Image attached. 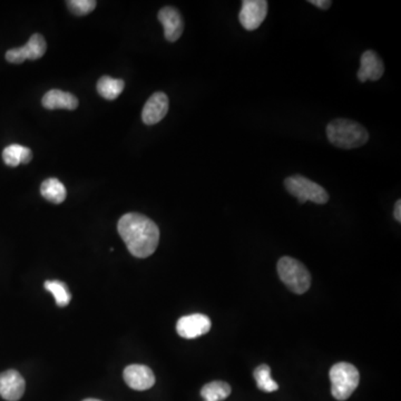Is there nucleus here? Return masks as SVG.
Segmentation results:
<instances>
[{"label": "nucleus", "instance_id": "6", "mask_svg": "<svg viewBox=\"0 0 401 401\" xmlns=\"http://www.w3.org/2000/svg\"><path fill=\"white\" fill-rule=\"evenodd\" d=\"M46 51H47V44L45 38L40 34H34L27 42L26 45L19 49H9L6 53V59L11 64H22L27 59L36 61L42 58L45 55Z\"/></svg>", "mask_w": 401, "mask_h": 401}, {"label": "nucleus", "instance_id": "21", "mask_svg": "<svg viewBox=\"0 0 401 401\" xmlns=\"http://www.w3.org/2000/svg\"><path fill=\"white\" fill-rule=\"evenodd\" d=\"M67 6L72 13L77 16H85L96 8L97 3L95 0H70Z\"/></svg>", "mask_w": 401, "mask_h": 401}, {"label": "nucleus", "instance_id": "19", "mask_svg": "<svg viewBox=\"0 0 401 401\" xmlns=\"http://www.w3.org/2000/svg\"><path fill=\"white\" fill-rule=\"evenodd\" d=\"M45 289L53 294L58 307H67L70 305L72 294H70L68 286L62 281H46Z\"/></svg>", "mask_w": 401, "mask_h": 401}, {"label": "nucleus", "instance_id": "8", "mask_svg": "<svg viewBox=\"0 0 401 401\" xmlns=\"http://www.w3.org/2000/svg\"><path fill=\"white\" fill-rule=\"evenodd\" d=\"M212 322L209 317L200 313L182 317L177 321V331L184 339H196L211 330Z\"/></svg>", "mask_w": 401, "mask_h": 401}, {"label": "nucleus", "instance_id": "5", "mask_svg": "<svg viewBox=\"0 0 401 401\" xmlns=\"http://www.w3.org/2000/svg\"><path fill=\"white\" fill-rule=\"evenodd\" d=\"M284 186L291 196L299 200L300 203L311 200L313 203L326 204L329 200V196L324 187L299 174L286 179Z\"/></svg>", "mask_w": 401, "mask_h": 401}, {"label": "nucleus", "instance_id": "16", "mask_svg": "<svg viewBox=\"0 0 401 401\" xmlns=\"http://www.w3.org/2000/svg\"><path fill=\"white\" fill-rule=\"evenodd\" d=\"M40 193L44 198L51 203L61 204L66 200V187L59 179H53V177L44 181L40 186Z\"/></svg>", "mask_w": 401, "mask_h": 401}, {"label": "nucleus", "instance_id": "14", "mask_svg": "<svg viewBox=\"0 0 401 401\" xmlns=\"http://www.w3.org/2000/svg\"><path fill=\"white\" fill-rule=\"evenodd\" d=\"M43 106L47 110H74L78 107L77 97L67 91L51 89L44 95Z\"/></svg>", "mask_w": 401, "mask_h": 401}, {"label": "nucleus", "instance_id": "1", "mask_svg": "<svg viewBox=\"0 0 401 401\" xmlns=\"http://www.w3.org/2000/svg\"><path fill=\"white\" fill-rule=\"evenodd\" d=\"M117 231L135 257L145 259L158 249L160 242L158 227L143 214H125L118 221Z\"/></svg>", "mask_w": 401, "mask_h": 401}, {"label": "nucleus", "instance_id": "22", "mask_svg": "<svg viewBox=\"0 0 401 401\" xmlns=\"http://www.w3.org/2000/svg\"><path fill=\"white\" fill-rule=\"evenodd\" d=\"M309 3L316 6L318 8L324 9V11L329 9L332 5V1L330 0H309Z\"/></svg>", "mask_w": 401, "mask_h": 401}, {"label": "nucleus", "instance_id": "7", "mask_svg": "<svg viewBox=\"0 0 401 401\" xmlns=\"http://www.w3.org/2000/svg\"><path fill=\"white\" fill-rule=\"evenodd\" d=\"M269 4L265 0H244L242 1L238 19L244 30H255L265 22Z\"/></svg>", "mask_w": 401, "mask_h": 401}, {"label": "nucleus", "instance_id": "18", "mask_svg": "<svg viewBox=\"0 0 401 401\" xmlns=\"http://www.w3.org/2000/svg\"><path fill=\"white\" fill-rule=\"evenodd\" d=\"M230 395L231 386L219 380L206 383L200 390V396L204 401H223Z\"/></svg>", "mask_w": 401, "mask_h": 401}, {"label": "nucleus", "instance_id": "15", "mask_svg": "<svg viewBox=\"0 0 401 401\" xmlns=\"http://www.w3.org/2000/svg\"><path fill=\"white\" fill-rule=\"evenodd\" d=\"M3 160L6 165L16 167L20 164H28L32 160L30 148L22 145L13 144L6 147L3 152Z\"/></svg>", "mask_w": 401, "mask_h": 401}, {"label": "nucleus", "instance_id": "12", "mask_svg": "<svg viewBox=\"0 0 401 401\" xmlns=\"http://www.w3.org/2000/svg\"><path fill=\"white\" fill-rule=\"evenodd\" d=\"M169 112V97L162 91L153 94L145 103L142 112V120L146 125L160 123Z\"/></svg>", "mask_w": 401, "mask_h": 401}, {"label": "nucleus", "instance_id": "9", "mask_svg": "<svg viewBox=\"0 0 401 401\" xmlns=\"http://www.w3.org/2000/svg\"><path fill=\"white\" fill-rule=\"evenodd\" d=\"M126 385L134 390L144 391L155 385V376L152 369L144 364H131L124 370Z\"/></svg>", "mask_w": 401, "mask_h": 401}, {"label": "nucleus", "instance_id": "20", "mask_svg": "<svg viewBox=\"0 0 401 401\" xmlns=\"http://www.w3.org/2000/svg\"><path fill=\"white\" fill-rule=\"evenodd\" d=\"M253 377L257 381V388L265 393H273L279 389L278 383L271 377L270 367L267 364H261L254 370Z\"/></svg>", "mask_w": 401, "mask_h": 401}, {"label": "nucleus", "instance_id": "10", "mask_svg": "<svg viewBox=\"0 0 401 401\" xmlns=\"http://www.w3.org/2000/svg\"><path fill=\"white\" fill-rule=\"evenodd\" d=\"M158 20L163 25L164 36L171 43L177 42L182 36L184 30L182 15L171 6H166L158 11Z\"/></svg>", "mask_w": 401, "mask_h": 401}, {"label": "nucleus", "instance_id": "17", "mask_svg": "<svg viewBox=\"0 0 401 401\" xmlns=\"http://www.w3.org/2000/svg\"><path fill=\"white\" fill-rule=\"evenodd\" d=\"M124 89H125V82L123 79L103 76L97 82V91L107 101H114L117 98Z\"/></svg>", "mask_w": 401, "mask_h": 401}, {"label": "nucleus", "instance_id": "4", "mask_svg": "<svg viewBox=\"0 0 401 401\" xmlns=\"http://www.w3.org/2000/svg\"><path fill=\"white\" fill-rule=\"evenodd\" d=\"M278 274L286 288L294 293L303 294L310 289V272L293 257H284L279 260Z\"/></svg>", "mask_w": 401, "mask_h": 401}, {"label": "nucleus", "instance_id": "2", "mask_svg": "<svg viewBox=\"0 0 401 401\" xmlns=\"http://www.w3.org/2000/svg\"><path fill=\"white\" fill-rule=\"evenodd\" d=\"M326 136L334 146L352 150L364 146L369 139V133L355 120L337 118L326 126Z\"/></svg>", "mask_w": 401, "mask_h": 401}, {"label": "nucleus", "instance_id": "11", "mask_svg": "<svg viewBox=\"0 0 401 401\" xmlns=\"http://www.w3.org/2000/svg\"><path fill=\"white\" fill-rule=\"evenodd\" d=\"M26 383L16 370H7L0 374V396L7 401H18L22 398Z\"/></svg>", "mask_w": 401, "mask_h": 401}, {"label": "nucleus", "instance_id": "24", "mask_svg": "<svg viewBox=\"0 0 401 401\" xmlns=\"http://www.w3.org/2000/svg\"><path fill=\"white\" fill-rule=\"evenodd\" d=\"M83 401H102V400H97V399L89 398V399H85V400Z\"/></svg>", "mask_w": 401, "mask_h": 401}, {"label": "nucleus", "instance_id": "23", "mask_svg": "<svg viewBox=\"0 0 401 401\" xmlns=\"http://www.w3.org/2000/svg\"><path fill=\"white\" fill-rule=\"evenodd\" d=\"M393 215H395V219L398 221L399 223L401 222V200H398L395 204V210H393Z\"/></svg>", "mask_w": 401, "mask_h": 401}, {"label": "nucleus", "instance_id": "13", "mask_svg": "<svg viewBox=\"0 0 401 401\" xmlns=\"http://www.w3.org/2000/svg\"><path fill=\"white\" fill-rule=\"evenodd\" d=\"M385 72V65L376 51H366L360 58V68H359L358 79L361 83L367 80H379Z\"/></svg>", "mask_w": 401, "mask_h": 401}, {"label": "nucleus", "instance_id": "3", "mask_svg": "<svg viewBox=\"0 0 401 401\" xmlns=\"http://www.w3.org/2000/svg\"><path fill=\"white\" fill-rule=\"evenodd\" d=\"M331 393L339 401L347 400L355 393L360 381L358 369L349 362H338L330 369Z\"/></svg>", "mask_w": 401, "mask_h": 401}]
</instances>
